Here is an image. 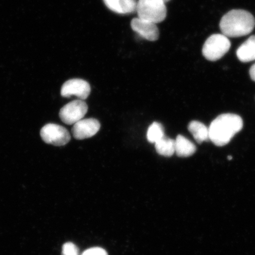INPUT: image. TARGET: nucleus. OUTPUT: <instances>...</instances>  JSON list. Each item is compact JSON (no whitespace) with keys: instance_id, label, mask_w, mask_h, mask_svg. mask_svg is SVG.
Instances as JSON below:
<instances>
[{"instance_id":"nucleus-1","label":"nucleus","mask_w":255,"mask_h":255,"mask_svg":"<svg viewBox=\"0 0 255 255\" xmlns=\"http://www.w3.org/2000/svg\"><path fill=\"white\" fill-rule=\"evenodd\" d=\"M244 126L240 116L233 114H224L212 121L209 128V138L214 144L222 146L228 144Z\"/></svg>"},{"instance_id":"nucleus-2","label":"nucleus","mask_w":255,"mask_h":255,"mask_svg":"<svg viewBox=\"0 0 255 255\" xmlns=\"http://www.w3.org/2000/svg\"><path fill=\"white\" fill-rule=\"evenodd\" d=\"M255 26L253 14L243 9H233L223 16L220 22L223 34L228 37L247 36L253 31Z\"/></svg>"},{"instance_id":"nucleus-3","label":"nucleus","mask_w":255,"mask_h":255,"mask_svg":"<svg viewBox=\"0 0 255 255\" xmlns=\"http://www.w3.org/2000/svg\"><path fill=\"white\" fill-rule=\"evenodd\" d=\"M138 18L157 24L167 15L165 2L162 0H138L136 8Z\"/></svg>"},{"instance_id":"nucleus-4","label":"nucleus","mask_w":255,"mask_h":255,"mask_svg":"<svg viewBox=\"0 0 255 255\" xmlns=\"http://www.w3.org/2000/svg\"><path fill=\"white\" fill-rule=\"evenodd\" d=\"M231 46L230 40L224 34H213L204 44L203 55L207 60L215 62L224 56L230 49Z\"/></svg>"},{"instance_id":"nucleus-5","label":"nucleus","mask_w":255,"mask_h":255,"mask_svg":"<svg viewBox=\"0 0 255 255\" xmlns=\"http://www.w3.org/2000/svg\"><path fill=\"white\" fill-rule=\"evenodd\" d=\"M41 139L48 144L63 146L71 140V136L68 129L55 124H48L40 130Z\"/></svg>"},{"instance_id":"nucleus-6","label":"nucleus","mask_w":255,"mask_h":255,"mask_svg":"<svg viewBox=\"0 0 255 255\" xmlns=\"http://www.w3.org/2000/svg\"><path fill=\"white\" fill-rule=\"evenodd\" d=\"M88 110V105L84 101H73L61 108L59 113L60 119L68 125H74L84 119Z\"/></svg>"},{"instance_id":"nucleus-7","label":"nucleus","mask_w":255,"mask_h":255,"mask_svg":"<svg viewBox=\"0 0 255 255\" xmlns=\"http://www.w3.org/2000/svg\"><path fill=\"white\" fill-rule=\"evenodd\" d=\"M89 83L81 79H72L66 81L61 88V95L64 98L75 96L81 100H86L91 93Z\"/></svg>"},{"instance_id":"nucleus-8","label":"nucleus","mask_w":255,"mask_h":255,"mask_svg":"<svg viewBox=\"0 0 255 255\" xmlns=\"http://www.w3.org/2000/svg\"><path fill=\"white\" fill-rule=\"evenodd\" d=\"M100 128V123L97 120L82 119L73 125L72 134L76 139H87L97 134Z\"/></svg>"},{"instance_id":"nucleus-9","label":"nucleus","mask_w":255,"mask_h":255,"mask_svg":"<svg viewBox=\"0 0 255 255\" xmlns=\"http://www.w3.org/2000/svg\"><path fill=\"white\" fill-rule=\"evenodd\" d=\"M132 29L139 36L149 41H155L159 37L158 28L155 23L139 18L132 19Z\"/></svg>"},{"instance_id":"nucleus-10","label":"nucleus","mask_w":255,"mask_h":255,"mask_svg":"<svg viewBox=\"0 0 255 255\" xmlns=\"http://www.w3.org/2000/svg\"><path fill=\"white\" fill-rule=\"evenodd\" d=\"M238 58L242 62L255 60V36H252L245 41L237 51Z\"/></svg>"},{"instance_id":"nucleus-11","label":"nucleus","mask_w":255,"mask_h":255,"mask_svg":"<svg viewBox=\"0 0 255 255\" xmlns=\"http://www.w3.org/2000/svg\"><path fill=\"white\" fill-rule=\"evenodd\" d=\"M196 151V146L186 137L178 135L175 140V152L178 157H189Z\"/></svg>"},{"instance_id":"nucleus-12","label":"nucleus","mask_w":255,"mask_h":255,"mask_svg":"<svg viewBox=\"0 0 255 255\" xmlns=\"http://www.w3.org/2000/svg\"><path fill=\"white\" fill-rule=\"evenodd\" d=\"M188 129L197 143H202L210 140L209 128L199 121H191L188 126Z\"/></svg>"},{"instance_id":"nucleus-13","label":"nucleus","mask_w":255,"mask_h":255,"mask_svg":"<svg viewBox=\"0 0 255 255\" xmlns=\"http://www.w3.org/2000/svg\"><path fill=\"white\" fill-rule=\"evenodd\" d=\"M156 151L164 157H171L175 153V140L164 135L155 143Z\"/></svg>"},{"instance_id":"nucleus-14","label":"nucleus","mask_w":255,"mask_h":255,"mask_svg":"<svg viewBox=\"0 0 255 255\" xmlns=\"http://www.w3.org/2000/svg\"><path fill=\"white\" fill-rule=\"evenodd\" d=\"M164 135H165L163 126L160 123L154 122L148 128L146 138L149 142L155 143Z\"/></svg>"},{"instance_id":"nucleus-15","label":"nucleus","mask_w":255,"mask_h":255,"mask_svg":"<svg viewBox=\"0 0 255 255\" xmlns=\"http://www.w3.org/2000/svg\"><path fill=\"white\" fill-rule=\"evenodd\" d=\"M136 0H120V6L122 14H130L136 11Z\"/></svg>"},{"instance_id":"nucleus-16","label":"nucleus","mask_w":255,"mask_h":255,"mask_svg":"<svg viewBox=\"0 0 255 255\" xmlns=\"http://www.w3.org/2000/svg\"><path fill=\"white\" fill-rule=\"evenodd\" d=\"M62 255H79V250L74 244L67 242L63 245Z\"/></svg>"},{"instance_id":"nucleus-17","label":"nucleus","mask_w":255,"mask_h":255,"mask_svg":"<svg viewBox=\"0 0 255 255\" xmlns=\"http://www.w3.org/2000/svg\"><path fill=\"white\" fill-rule=\"evenodd\" d=\"M104 2L111 11L122 14L120 6V0H104Z\"/></svg>"},{"instance_id":"nucleus-18","label":"nucleus","mask_w":255,"mask_h":255,"mask_svg":"<svg viewBox=\"0 0 255 255\" xmlns=\"http://www.w3.org/2000/svg\"><path fill=\"white\" fill-rule=\"evenodd\" d=\"M81 255H108V254L104 249L100 247H95L88 249Z\"/></svg>"},{"instance_id":"nucleus-19","label":"nucleus","mask_w":255,"mask_h":255,"mask_svg":"<svg viewBox=\"0 0 255 255\" xmlns=\"http://www.w3.org/2000/svg\"><path fill=\"white\" fill-rule=\"evenodd\" d=\"M250 74L251 79L255 82V64L252 66L250 71Z\"/></svg>"},{"instance_id":"nucleus-20","label":"nucleus","mask_w":255,"mask_h":255,"mask_svg":"<svg viewBox=\"0 0 255 255\" xmlns=\"http://www.w3.org/2000/svg\"><path fill=\"white\" fill-rule=\"evenodd\" d=\"M232 158H233V157L231 155H229L228 157V159H229V160H231V159H232Z\"/></svg>"},{"instance_id":"nucleus-21","label":"nucleus","mask_w":255,"mask_h":255,"mask_svg":"<svg viewBox=\"0 0 255 255\" xmlns=\"http://www.w3.org/2000/svg\"><path fill=\"white\" fill-rule=\"evenodd\" d=\"M162 1H163L165 2H167L169 1H170V0H162Z\"/></svg>"}]
</instances>
